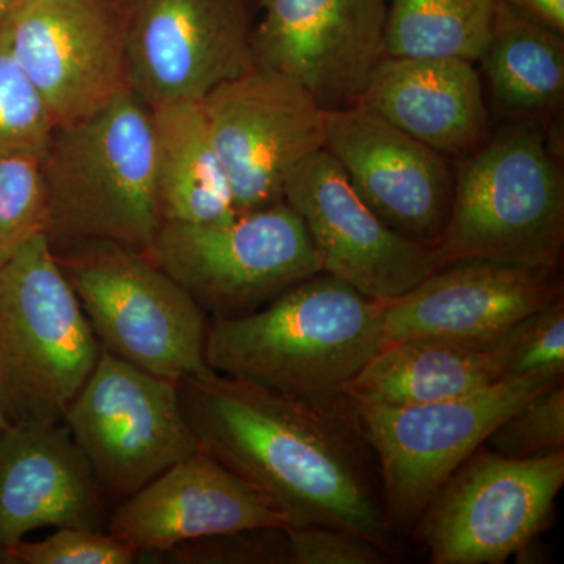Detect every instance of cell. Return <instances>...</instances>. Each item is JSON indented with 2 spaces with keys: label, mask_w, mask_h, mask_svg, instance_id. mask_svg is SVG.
Returning <instances> with one entry per match:
<instances>
[{
  "label": "cell",
  "mask_w": 564,
  "mask_h": 564,
  "mask_svg": "<svg viewBox=\"0 0 564 564\" xmlns=\"http://www.w3.org/2000/svg\"><path fill=\"white\" fill-rule=\"evenodd\" d=\"M54 251L102 350L174 381L210 372L207 314L147 251L104 240Z\"/></svg>",
  "instance_id": "6"
},
{
  "label": "cell",
  "mask_w": 564,
  "mask_h": 564,
  "mask_svg": "<svg viewBox=\"0 0 564 564\" xmlns=\"http://www.w3.org/2000/svg\"><path fill=\"white\" fill-rule=\"evenodd\" d=\"M497 0H388L384 57L478 63L491 39Z\"/></svg>",
  "instance_id": "24"
},
{
  "label": "cell",
  "mask_w": 564,
  "mask_h": 564,
  "mask_svg": "<svg viewBox=\"0 0 564 564\" xmlns=\"http://www.w3.org/2000/svg\"><path fill=\"white\" fill-rule=\"evenodd\" d=\"M147 252L214 318L254 313L323 273L302 218L284 202L220 223L163 221Z\"/></svg>",
  "instance_id": "8"
},
{
  "label": "cell",
  "mask_w": 564,
  "mask_h": 564,
  "mask_svg": "<svg viewBox=\"0 0 564 564\" xmlns=\"http://www.w3.org/2000/svg\"><path fill=\"white\" fill-rule=\"evenodd\" d=\"M563 378H505L441 402L388 406L345 397L356 433L372 448L389 521L411 524L494 430Z\"/></svg>",
  "instance_id": "7"
},
{
  "label": "cell",
  "mask_w": 564,
  "mask_h": 564,
  "mask_svg": "<svg viewBox=\"0 0 564 564\" xmlns=\"http://www.w3.org/2000/svg\"><path fill=\"white\" fill-rule=\"evenodd\" d=\"M199 447L262 494L289 527L328 525L392 554L345 397L315 402L218 372L177 380Z\"/></svg>",
  "instance_id": "1"
},
{
  "label": "cell",
  "mask_w": 564,
  "mask_h": 564,
  "mask_svg": "<svg viewBox=\"0 0 564 564\" xmlns=\"http://www.w3.org/2000/svg\"><path fill=\"white\" fill-rule=\"evenodd\" d=\"M323 150L384 225L434 247L454 195L452 159L361 104L328 110Z\"/></svg>",
  "instance_id": "16"
},
{
  "label": "cell",
  "mask_w": 564,
  "mask_h": 564,
  "mask_svg": "<svg viewBox=\"0 0 564 564\" xmlns=\"http://www.w3.org/2000/svg\"><path fill=\"white\" fill-rule=\"evenodd\" d=\"M265 527L289 522L261 492L199 451L118 503L106 530L141 555Z\"/></svg>",
  "instance_id": "18"
},
{
  "label": "cell",
  "mask_w": 564,
  "mask_h": 564,
  "mask_svg": "<svg viewBox=\"0 0 564 564\" xmlns=\"http://www.w3.org/2000/svg\"><path fill=\"white\" fill-rule=\"evenodd\" d=\"M383 344V302L318 273L254 313L212 318L204 358L214 372L334 402Z\"/></svg>",
  "instance_id": "2"
},
{
  "label": "cell",
  "mask_w": 564,
  "mask_h": 564,
  "mask_svg": "<svg viewBox=\"0 0 564 564\" xmlns=\"http://www.w3.org/2000/svg\"><path fill=\"white\" fill-rule=\"evenodd\" d=\"M508 7L564 35V0H502Z\"/></svg>",
  "instance_id": "32"
},
{
  "label": "cell",
  "mask_w": 564,
  "mask_h": 564,
  "mask_svg": "<svg viewBox=\"0 0 564 564\" xmlns=\"http://www.w3.org/2000/svg\"><path fill=\"white\" fill-rule=\"evenodd\" d=\"M20 0H0V29L3 28L6 21L9 20L11 11Z\"/></svg>",
  "instance_id": "33"
},
{
  "label": "cell",
  "mask_w": 564,
  "mask_h": 564,
  "mask_svg": "<svg viewBox=\"0 0 564 564\" xmlns=\"http://www.w3.org/2000/svg\"><path fill=\"white\" fill-rule=\"evenodd\" d=\"M285 529L288 527H265L218 534L177 545L161 554H173L181 563L288 564Z\"/></svg>",
  "instance_id": "30"
},
{
  "label": "cell",
  "mask_w": 564,
  "mask_h": 564,
  "mask_svg": "<svg viewBox=\"0 0 564 564\" xmlns=\"http://www.w3.org/2000/svg\"><path fill=\"white\" fill-rule=\"evenodd\" d=\"M505 378H563V299L527 315L500 336Z\"/></svg>",
  "instance_id": "27"
},
{
  "label": "cell",
  "mask_w": 564,
  "mask_h": 564,
  "mask_svg": "<svg viewBox=\"0 0 564 564\" xmlns=\"http://www.w3.org/2000/svg\"><path fill=\"white\" fill-rule=\"evenodd\" d=\"M40 170L52 247L104 240L147 251L161 229L152 110L129 87L57 126Z\"/></svg>",
  "instance_id": "3"
},
{
  "label": "cell",
  "mask_w": 564,
  "mask_h": 564,
  "mask_svg": "<svg viewBox=\"0 0 564 564\" xmlns=\"http://www.w3.org/2000/svg\"><path fill=\"white\" fill-rule=\"evenodd\" d=\"M284 203L300 218L323 265L377 302H389L436 272L433 247L384 225L325 150L292 174Z\"/></svg>",
  "instance_id": "14"
},
{
  "label": "cell",
  "mask_w": 564,
  "mask_h": 564,
  "mask_svg": "<svg viewBox=\"0 0 564 564\" xmlns=\"http://www.w3.org/2000/svg\"><path fill=\"white\" fill-rule=\"evenodd\" d=\"M107 507L63 422H17L0 432V547L41 527L106 530Z\"/></svg>",
  "instance_id": "19"
},
{
  "label": "cell",
  "mask_w": 564,
  "mask_h": 564,
  "mask_svg": "<svg viewBox=\"0 0 564 564\" xmlns=\"http://www.w3.org/2000/svg\"><path fill=\"white\" fill-rule=\"evenodd\" d=\"M288 564H381L389 552L361 534L328 525L288 527Z\"/></svg>",
  "instance_id": "31"
},
{
  "label": "cell",
  "mask_w": 564,
  "mask_h": 564,
  "mask_svg": "<svg viewBox=\"0 0 564 564\" xmlns=\"http://www.w3.org/2000/svg\"><path fill=\"white\" fill-rule=\"evenodd\" d=\"M54 129L46 102L0 39V158L41 159Z\"/></svg>",
  "instance_id": "25"
},
{
  "label": "cell",
  "mask_w": 564,
  "mask_h": 564,
  "mask_svg": "<svg viewBox=\"0 0 564 564\" xmlns=\"http://www.w3.org/2000/svg\"><path fill=\"white\" fill-rule=\"evenodd\" d=\"M101 345L47 234L0 265V392L11 423L63 422Z\"/></svg>",
  "instance_id": "5"
},
{
  "label": "cell",
  "mask_w": 564,
  "mask_h": 564,
  "mask_svg": "<svg viewBox=\"0 0 564 564\" xmlns=\"http://www.w3.org/2000/svg\"><path fill=\"white\" fill-rule=\"evenodd\" d=\"M564 485V451L536 458L475 452L423 511L433 564H499L543 529Z\"/></svg>",
  "instance_id": "11"
},
{
  "label": "cell",
  "mask_w": 564,
  "mask_h": 564,
  "mask_svg": "<svg viewBox=\"0 0 564 564\" xmlns=\"http://www.w3.org/2000/svg\"><path fill=\"white\" fill-rule=\"evenodd\" d=\"M152 124L162 220L204 225L236 217L231 184L212 143L202 104L159 107L152 110Z\"/></svg>",
  "instance_id": "23"
},
{
  "label": "cell",
  "mask_w": 564,
  "mask_h": 564,
  "mask_svg": "<svg viewBox=\"0 0 564 564\" xmlns=\"http://www.w3.org/2000/svg\"><path fill=\"white\" fill-rule=\"evenodd\" d=\"M63 423L90 464L107 503H120L202 451L177 381L102 350Z\"/></svg>",
  "instance_id": "9"
},
{
  "label": "cell",
  "mask_w": 564,
  "mask_h": 564,
  "mask_svg": "<svg viewBox=\"0 0 564 564\" xmlns=\"http://www.w3.org/2000/svg\"><path fill=\"white\" fill-rule=\"evenodd\" d=\"M199 104L239 214L284 202L292 174L325 147L328 110L280 70L252 66Z\"/></svg>",
  "instance_id": "10"
},
{
  "label": "cell",
  "mask_w": 564,
  "mask_h": 564,
  "mask_svg": "<svg viewBox=\"0 0 564 564\" xmlns=\"http://www.w3.org/2000/svg\"><path fill=\"white\" fill-rule=\"evenodd\" d=\"M126 82L151 110L198 102L254 65L251 0H121Z\"/></svg>",
  "instance_id": "12"
},
{
  "label": "cell",
  "mask_w": 564,
  "mask_h": 564,
  "mask_svg": "<svg viewBox=\"0 0 564 564\" xmlns=\"http://www.w3.org/2000/svg\"><path fill=\"white\" fill-rule=\"evenodd\" d=\"M563 245L564 176L547 126L505 122L455 169L437 270L467 261L558 269Z\"/></svg>",
  "instance_id": "4"
},
{
  "label": "cell",
  "mask_w": 564,
  "mask_h": 564,
  "mask_svg": "<svg viewBox=\"0 0 564 564\" xmlns=\"http://www.w3.org/2000/svg\"><path fill=\"white\" fill-rule=\"evenodd\" d=\"M9 413H7L6 402H3L2 392H0V432L10 426Z\"/></svg>",
  "instance_id": "34"
},
{
  "label": "cell",
  "mask_w": 564,
  "mask_h": 564,
  "mask_svg": "<svg viewBox=\"0 0 564 564\" xmlns=\"http://www.w3.org/2000/svg\"><path fill=\"white\" fill-rule=\"evenodd\" d=\"M358 104L448 159L491 135L484 80L463 58L383 57Z\"/></svg>",
  "instance_id": "20"
},
{
  "label": "cell",
  "mask_w": 564,
  "mask_h": 564,
  "mask_svg": "<svg viewBox=\"0 0 564 564\" xmlns=\"http://www.w3.org/2000/svg\"><path fill=\"white\" fill-rule=\"evenodd\" d=\"M560 299L558 269L451 263L383 302L384 344L414 337L492 340Z\"/></svg>",
  "instance_id": "17"
},
{
  "label": "cell",
  "mask_w": 564,
  "mask_h": 564,
  "mask_svg": "<svg viewBox=\"0 0 564 564\" xmlns=\"http://www.w3.org/2000/svg\"><path fill=\"white\" fill-rule=\"evenodd\" d=\"M40 234H47L40 159L0 158V265Z\"/></svg>",
  "instance_id": "26"
},
{
  "label": "cell",
  "mask_w": 564,
  "mask_h": 564,
  "mask_svg": "<svg viewBox=\"0 0 564 564\" xmlns=\"http://www.w3.org/2000/svg\"><path fill=\"white\" fill-rule=\"evenodd\" d=\"M486 443L508 458H536L564 451L563 381L522 404L494 430Z\"/></svg>",
  "instance_id": "28"
},
{
  "label": "cell",
  "mask_w": 564,
  "mask_h": 564,
  "mask_svg": "<svg viewBox=\"0 0 564 564\" xmlns=\"http://www.w3.org/2000/svg\"><path fill=\"white\" fill-rule=\"evenodd\" d=\"M492 109L505 122L547 126L564 99V35L497 0L481 61Z\"/></svg>",
  "instance_id": "22"
},
{
  "label": "cell",
  "mask_w": 564,
  "mask_h": 564,
  "mask_svg": "<svg viewBox=\"0 0 564 564\" xmlns=\"http://www.w3.org/2000/svg\"><path fill=\"white\" fill-rule=\"evenodd\" d=\"M254 65L302 82L323 109L355 106L384 57L388 0H256Z\"/></svg>",
  "instance_id": "15"
},
{
  "label": "cell",
  "mask_w": 564,
  "mask_h": 564,
  "mask_svg": "<svg viewBox=\"0 0 564 564\" xmlns=\"http://www.w3.org/2000/svg\"><path fill=\"white\" fill-rule=\"evenodd\" d=\"M0 39L55 128L95 113L128 88L121 0H20Z\"/></svg>",
  "instance_id": "13"
},
{
  "label": "cell",
  "mask_w": 564,
  "mask_h": 564,
  "mask_svg": "<svg viewBox=\"0 0 564 564\" xmlns=\"http://www.w3.org/2000/svg\"><path fill=\"white\" fill-rule=\"evenodd\" d=\"M503 380L500 336L492 340L414 337L383 344L345 397L411 406L456 399Z\"/></svg>",
  "instance_id": "21"
},
{
  "label": "cell",
  "mask_w": 564,
  "mask_h": 564,
  "mask_svg": "<svg viewBox=\"0 0 564 564\" xmlns=\"http://www.w3.org/2000/svg\"><path fill=\"white\" fill-rule=\"evenodd\" d=\"M139 552L107 530L61 527L41 541L0 547V564H132Z\"/></svg>",
  "instance_id": "29"
}]
</instances>
